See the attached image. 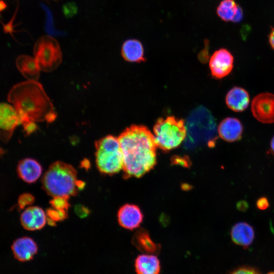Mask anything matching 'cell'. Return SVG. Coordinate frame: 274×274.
<instances>
[{
	"mask_svg": "<svg viewBox=\"0 0 274 274\" xmlns=\"http://www.w3.org/2000/svg\"><path fill=\"white\" fill-rule=\"evenodd\" d=\"M118 139L125 178H140L155 166L157 147L153 134L146 126L132 125L121 133Z\"/></svg>",
	"mask_w": 274,
	"mask_h": 274,
	"instance_id": "1",
	"label": "cell"
},
{
	"mask_svg": "<svg viewBox=\"0 0 274 274\" xmlns=\"http://www.w3.org/2000/svg\"><path fill=\"white\" fill-rule=\"evenodd\" d=\"M18 114L20 124L27 121L53 122L57 114L42 85L37 81L14 85L7 96Z\"/></svg>",
	"mask_w": 274,
	"mask_h": 274,
	"instance_id": "2",
	"label": "cell"
},
{
	"mask_svg": "<svg viewBox=\"0 0 274 274\" xmlns=\"http://www.w3.org/2000/svg\"><path fill=\"white\" fill-rule=\"evenodd\" d=\"M43 190L52 197L75 196L84 183L77 179V172L71 165L57 161L52 163L42 179Z\"/></svg>",
	"mask_w": 274,
	"mask_h": 274,
	"instance_id": "3",
	"label": "cell"
},
{
	"mask_svg": "<svg viewBox=\"0 0 274 274\" xmlns=\"http://www.w3.org/2000/svg\"><path fill=\"white\" fill-rule=\"evenodd\" d=\"M95 163L100 173L112 176L123 168V156L118 138L108 135L95 143Z\"/></svg>",
	"mask_w": 274,
	"mask_h": 274,
	"instance_id": "4",
	"label": "cell"
},
{
	"mask_svg": "<svg viewBox=\"0 0 274 274\" xmlns=\"http://www.w3.org/2000/svg\"><path fill=\"white\" fill-rule=\"evenodd\" d=\"M157 147L169 151L179 147L185 140L187 129L184 121L174 116L159 118L153 127Z\"/></svg>",
	"mask_w": 274,
	"mask_h": 274,
	"instance_id": "5",
	"label": "cell"
},
{
	"mask_svg": "<svg viewBox=\"0 0 274 274\" xmlns=\"http://www.w3.org/2000/svg\"><path fill=\"white\" fill-rule=\"evenodd\" d=\"M34 58L40 70L50 72L55 70L62 61V52L59 44L49 36L40 37L33 47Z\"/></svg>",
	"mask_w": 274,
	"mask_h": 274,
	"instance_id": "6",
	"label": "cell"
},
{
	"mask_svg": "<svg viewBox=\"0 0 274 274\" xmlns=\"http://www.w3.org/2000/svg\"><path fill=\"white\" fill-rule=\"evenodd\" d=\"M251 111L258 121L265 124L274 123V94L269 92L257 94L252 101Z\"/></svg>",
	"mask_w": 274,
	"mask_h": 274,
	"instance_id": "7",
	"label": "cell"
},
{
	"mask_svg": "<svg viewBox=\"0 0 274 274\" xmlns=\"http://www.w3.org/2000/svg\"><path fill=\"white\" fill-rule=\"evenodd\" d=\"M20 124L18 114L11 105L0 103V139L5 143L11 139L16 127Z\"/></svg>",
	"mask_w": 274,
	"mask_h": 274,
	"instance_id": "8",
	"label": "cell"
},
{
	"mask_svg": "<svg viewBox=\"0 0 274 274\" xmlns=\"http://www.w3.org/2000/svg\"><path fill=\"white\" fill-rule=\"evenodd\" d=\"M233 62V56L228 50L221 48L216 50L209 61L212 75L217 79L225 77L231 72Z\"/></svg>",
	"mask_w": 274,
	"mask_h": 274,
	"instance_id": "9",
	"label": "cell"
},
{
	"mask_svg": "<svg viewBox=\"0 0 274 274\" xmlns=\"http://www.w3.org/2000/svg\"><path fill=\"white\" fill-rule=\"evenodd\" d=\"M20 221L24 229L29 231H35L44 227L47 222V216L41 208L30 206L22 212Z\"/></svg>",
	"mask_w": 274,
	"mask_h": 274,
	"instance_id": "10",
	"label": "cell"
},
{
	"mask_svg": "<svg viewBox=\"0 0 274 274\" xmlns=\"http://www.w3.org/2000/svg\"><path fill=\"white\" fill-rule=\"evenodd\" d=\"M117 218L121 227L133 230L140 226L143 219V215L139 207L127 203L119 209Z\"/></svg>",
	"mask_w": 274,
	"mask_h": 274,
	"instance_id": "11",
	"label": "cell"
},
{
	"mask_svg": "<svg viewBox=\"0 0 274 274\" xmlns=\"http://www.w3.org/2000/svg\"><path fill=\"white\" fill-rule=\"evenodd\" d=\"M11 250L15 259L20 262L32 260L38 251V247L31 237L23 236L17 238L11 245Z\"/></svg>",
	"mask_w": 274,
	"mask_h": 274,
	"instance_id": "12",
	"label": "cell"
},
{
	"mask_svg": "<svg viewBox=\"0 0 274 274\" xmlns=\"http://www.w3.org/2000/svg\"><path fill=\"white\" fill-rule=\"evenodd\" d=\"M244 128L241 121L234 117H227L224 119L218 127V132L220 137L228 142L240 140Z\"/></svg>",
	"mask_w": 274,
	"mask_h": 274,
	"instance_id": "13",
	"label": "cell"
},
{
	"mask_svg": "<svg viewBox=\"0 0 274 274\" xmlns=\"http://www.w3.org/2000/svg\"><path fill=\"white\" fill-rule=\"evenodd\" d=\"M42 170L40 163L31 158L21 159L17 166V173L19 178L28 184L35 183L41 176Z\"/></svg>",
	"mask_w": 274,
	"mask_h": 274,
	"instance_id": "14",
	"label": "cell"
},
{
	"mask_svg": "<svg viewBox=\"0 0 274 274\" xmlns=\"http://www.w3.org/2000/svg\"><path fill=\"white\" fill-rule=\"evenodd\" d=\"M225 102L230 110L236 112H241L247 109L249 106L250 96L246 89L235 86L227 92Z\"/></svg>",
	"mask_w": 274,
	"mask_h": 274,
	"instance_id": "15",
	"label": "cell"
},
{
	"mask_svg": "<svg viewBox=\"0 0 274 274\" xmlns=\"http://www.w3.org/2000/svg\"><path fill=\"white\" fill-rule=\"evenodd\" d=\"M232 242L236 245L246 248L253 243L255 232L253 228L245 222L235 224L230 231Z\"/></svg>",
	"mask_w": 274,
	"mask_h": 274,
	"instance_id": "16",
	"label": "cell"
},
{
	"mask_svg": "<svg viewBox=\"0 0 274 274\" xmlns=\"http://www.w3.org/2000/svg\"><path fill=\"white\" fill-rule=\"evenodd\" d=\"M134 268L136 274H159L161 266L155 255L143 254L136 258Z\"/></svg>",
	"mask_w": 274,
	"mask_h": 274,
	"instance_id": "17",
	"label": "cell"
},
{
	"mask_svg": "<svg viewBox=\"0 0 274 274\" xmlns=\"http://www.w3.org/2000/svg\"><path fill=\"white\" fill-rule=\"evenodd\" d=\"M16 65L22 76L29 81H37L40 75V69L34 58L20 55L16 59Z\"/></svg>",
	"mask_w": 274,
	"mask_h": 274,
	"instance_id": "18",
	"label": "cell"
},
{
	"mask_svg": "<svg viewBox=\"0 0 274 274\" xmlns=\"http://www.w3.org/2000/svg\"><path fill=\"white\" fill-rule=\"evenodd\" d=\"M121 55L127 61L140 62L145 60L144 48L142 43L136 39H128L122 44Z\"/></svg>",
	"mask_w": 274,
	"mask_h": 274,
	"instance_id": "19",
	"label": "cell"
},
{
	"mask_svg": "<svg viewBox=\"0 0 274 274\" xmlns=\"http://www.w3.org/2000/svg\"><path fill=\"white\" fill-rule=\"evenodd\" d=\"M133 244L139 250L145 252V254L155 255L159 249L144 231H140L135 233L133 238Z\"/></svg>",
	"mask_w": 274,
	"mask_h": 274,
	"instance_id": "20",
	"label": "cell"
},
{
	"mask_svg": "<svg viewBox=\"0 0 274 274\" xmlns=\"http://www.w3.org/2000/svg\"><path fill=\"white\" fill-rule=\"evenodd\" d=\"M238 5L234 0H223L216 10L217 15L225 22L232 21L237 11Z\"/></svg>",
	"mask_w": 274,
	"mask_h": 274,
	"instance_id": "21",
	"label": "cell"
},
{
	"mask_svg": "<svg viewBox=\"0 0 274 274\" xmlns=\"http://www.w3.org/2000/svg\"><path fill=\"white\" fill-rule=\"evenodd\" d=\"M46 214L47 222L50 226H54L56 222L63 221L67 217L66 211L57 210L52 207L47 209Z\"/></svg>",
	"mask_w": 274,
	"mask_h": 274,
	"instance_id": "22",
	"label": "cell"
},
{
	"mask_svg": "<svg viewBox=\"0 0 274 274\" xmlns=\"http://www.w3.org/2000/svg\"><path fill=\"white\" fill-rule=\"evenodd\" d=\"M69 198L68 196H55L50 201V204L53 208L67 211L70 207Z\"/></svg>",
	"mask_w": 274,
	"mask_h": 274,
	"instance_id": "23",
	"label": "cell"
},
{
	"mask_svg": "<svg viewBox=\"0 0 274 274\" xmlns=\"http://www.w3.org/2000/svg\"><path fill=\"white\" fill-rule=\"evenodd\" d=\"M34 196L29 193H23L19 195L17 200V208L21 211L30 207L35 202Z\"/></svg>",
	"mask_w": 274,
	"mask_h": 274,
	"instance_id": "24",
	"label": "cell"
},
{
	"mask_svg": "<svg viewBox=\"0 0 274 274\" xmlns=\"http://www.w3.org/2000/svg\"><path fill=\"white\" fill-rule=\"evenodd\" d=\"M228 274H262L259 270L249 266H242L238 267Z\"/></svg>",
	"mask_w": 274,
	"mask_h": 274,
	"instance_id": "25",
	"label": "cell"
},
{
	"mask_svg": "<svg viewBox=\"0 0 274 274\" xmlns=\"http://www.w3.org/2000/svg\"><path fill=\"white\" fill-rule=\"evenodd\" d=\"M21 124L23 126V132L25 136L29 135L38 129L36 122L32 121H25Z\"/></svg>",
	"mask_w": 274,
	"mask_h": 274,
	"instance_id": "26",
	"label": "cell"
},
{
	"mask_svg": "<svg viewBox=\"0 0 274 274\" xmlns=\"http://www.w3.org/2000/svg\"><path fill=\"white\" fill-rule=\"evenodd\" d=\"M77 7L74 4H66L63 7V11L66 17H72L77 12Z\"/></svg>",
	"mask_w": 274,
	"mask_h": 274,
	"instance_id": "27",
	"label": "cell"
},
{
	"mask_svg": "<svg viewBox=\"0 0 274 274\" xmlns=\"http://www.w3.org/2000/svg\"><path fill=\"white\" fill-rule=\"evenodd\" d=\"M256 205L259 210H265L269 207V203L266 197H261L257 200Z\"/></svg>",
	"mask_w": 274,
	"mask_h": 274,
	"instance_id": "28",
	"label": "cell"
},
{
	"mask_svg": "<svg viewBox=\"0 0 274 274\" xmlns=\"http://www.w3.org/2000/svg\"><path fill=\"white\" fill-rule=\"evenodd\" d=\"M243 18V11L242 8L238 6V10L236 12V14L232 20V22L235 23H238L240 22Z\"/></svg>",
	"mask_w": 274,
	"mask_h": 274,
	"instance_id": "29",
	"label": "cell"
},
{
	"mask_svg": "<svg viewBox=\"0 0 274 274\" xmlns=\"http://www.w3.org/2000/svg\"><path fill=\"white\" fill-rule=\"evenodd\" d=\"M248 207V203L245 200H241L237 203V208L241 211H245Z\"/></svg>",
	"mask_w": 274,
	"mask_h": 274,
	"instance_id": "30",
	"label": "cell"
},
{
	"mask_svg": "<svg viewBox=\"0 0 274 274\" xmlns=\"http://www.w3.org/2000/svg\"><path fill=\"white\" fill-rule=\"evenodd\" d=\"M87 210V208L83 207V206H79L78 207L76 208V211L78 213V215L80 216H84V215H87L88 213L83 212V211H85Z\"/></svg>",
	"mask_w": 274,
	"mask_h": 274,
	"instance_id": "31",
	"label": "cell"
},
{
	"mask_svg": "<svg viewBox=\"0 0 274 274\" xmlns=\"http://www.w3.org/2000/svg\"><path fill=\"white\" fill-rule=\"evenodd\" d=\"M268 41L271 48L274 50V28H273L268 37Z\"/></svg>",
	"mask_w": 274,
	"mask_h": 274,
	"instance_id": "32",
	"label": "cell"
},
{
	"mask_svg": "<svg viewBox=\"0 0 274 274\" xmlns=\"http://www.w3.org/2000/svg\"><path fill=\"white\" fill-rule=\"evenodd\" d=\"M270 153L273 155L274 157V135L272 138L270 143V148H269Z\"/></svg>",
	"mask_w": 274,
	"mask_h": 274,
	"instance_id": "33",
	"label": "cell"
},
{
	"mask_svg": "<svg viewBox=\"0 0 274 274\" xmlns=\"http://www.w3.org/2000/svg\"><path fill=\"white\" fill-rule=\"evenodd\" d=\"M6 7L5 3L0 0V11L3 10Z\"/></svg>",
	"mask_w": 274,
	"mask_h": 274,
	"instance_id": "34",
	"label": "cell"
},
{
	"mask_svg": "<svg viewBox=\"0 0 274 274\" xmlns=\"http://www.w3.org/2000/svg\"><path fill=\"white\" fill-rule=\"evenodd\" d=\"M5 153V150L0 146V158Z\"/></svg>",
	"mask_w": 274,
	"mask_h": 274,
	"instance_id": "35",
	"label": "cell"
},
{
	"mask_svg": "<svg viewBox=\"0 0 274 274\" xmlns=\"http://www.w3.org/2000/svg\"><path fill=\"white\" fill-rule=\"evenodd\" d=\"M267 274H274V272H269Z\"/></svg>",
	"mask_w": 274,
	"mask_h": 274,
	"instance_id": "36",
	"label": "cell"
},
{
	"mask_svg": "<svg viewBox=\"0 0 274 274\" xmlns=\"http://www.w3.org/2000/svg\"></svg>",
	"mask_w": 274,
	"mask_h": 274,
	"instance_id": "37",
	"label": "cell"
}]
</instances>
